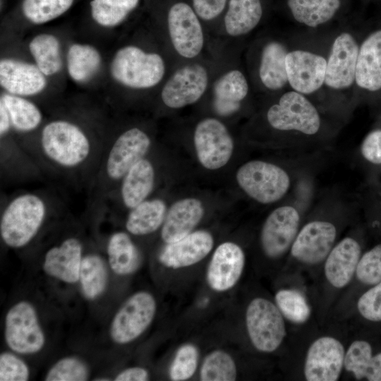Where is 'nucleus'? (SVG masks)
<instances>
[{
    "instance_id": "1",
    "label": "nucleus",
    "mask_w": 381,
    "mask_h": 381,
    "mask_svg": "<svg viewBox=\"0 0 381 381\" xmlns=\"http://www.w3.org/2000/svg\"><path fill=\"white\" fill-rule=\"evenodd\" d=\"M44 157L54 167L76 171L87 165L97 154L87 134L78 124L64 119L46 123L40 138Z\"/></svg>"
},
{
    "instance_id": "2",
    "label": "nucleus",
    "mask_w": 381,
    "mask_h": 381,
    "mask_svg": "<svg viewBox=\"0 0 381 381\" xmlns=\"http://www.w3.org/2000/svg\"><path fill=\"white\" fill-rule=\"evenodd\" d=\"M150 146V136L138 127L121 133L103 151L96 179L97 195L101 193L103 199L109 197L112 186L120 183L128 170L146 156Z\"/></svg>"
},
{
    "instance_id": "3",
    "label": "nucleus",
    "mask_w": 381,
    "mask_h": 381,
    "mask_svg": "<svg viewBox=\"0 0 381 381\" xmlns=\"http://www.w3.org/2000/svg\"><path fill=\"white\" fill-rule=\"evenodd\" d=\"M44 197L35 192L20 193L8 202L0 219V234L8 247L20 248L37 235L48 214Z\"/></svg>"
},
{
    "instance_id": "4",
    "label": "nucleus",
    "mask_w": 381,
    "mask_h": 381,
    "mask_svg": "<svg viewBox=\"0 0 381 381\" xmlns=\"http://www.w3.org/2000/svg\"><path fill=\"white\" fill-rule=\"evenodd\" d=\"M165 62L157 53L147 52L139 47L120 48L110 64L111 77L119 84L135 90L155 87L163 79Z\"/></svg>"
},
{
    "instance_id": "5",
    "label": "nucleus",
    "mask_w": 381,
    "mask_h": 381,
    "mask_svg": "<svg viewBox=\"0 0 381 381\" xmlns=\"http://www.w3.org/2000/svg\"><path fill=\"white\" fill-rule=\"evenodd\" d=\"M239 187L252 199L271 204L282 199L289 190L291 181L282 167L266 161L251 160L236 171Z\"/></svg>"
},
{
    "instance_id": "6",
    "label": "nucleus",
    "mask_w": 381,
    "mask_h": 381,
    "mask_svg": "<svg viewBox=\"0 0 381 381\" xmlns=\"http://www.w3.org/2000/svg\"><path fill=\"white\" fill-rule=\"evenodd\" d=\"M269 125L281 132L306 136L317 134L321 118L314 104L303 94L292 90L284 93L266 114Z\"/></svg>"
},
{
    "instance_id": "7",
    "label": "nucleus",
    "mask_w": 381,
    "mask_h": 381,
    "mask_svg": "<svg viewBox=\"0 0 381 381\" xmlns=\"http://www.w3.org/2000/svg\"><path fill=\"white\" fill-rule=\"evenodd\" d=\"M245 319L249 339L258 351H276L286 336L283 315L275 303L265 298L257 297L250 301Z\"/></svg>"
},
{
    "instance_id": "8",
    "label": "nucleus",
    "mask_w": 381,
    "mask_h": 381,
    "mask_svg": "<svg viewBox=\"0 0 381 381\" xmlns=\"http://www.w3.org/2000/svg\"><path fill=\"white\" fill-rule=\"evenodd\" d=\"M156 310V301L150 293H135L114 315L109 329L111 339L119 344L134 341L150 325Z\"/></svg>"
},
{
    "instance_id": "9",
    "label": "nucleus",
    "mask_w": 381,
    "mask_h": 381,
    "mask_svg": "<svg viewBox=\"0 0 381 381\" xmlns=\"http://www.w3.org/2000/svg\"><path fill=\"white\" fill-rule=\"evenodd\" d=\"M4 336L8 347L18 353L32 354L43 348L44 334L32 304L20 301L9 309L5 319Z\"/></svg>"
},
{
    "instance_id": "10",
    "label": "nucleus",
    "mask_w": 381,
    "mask_h": 381,
    "mask_svg": "<svg viewBox=\"0 0 381 381\" xmlns=\"http://www.w3.org/2000/svg\"><path fill=\"white\" fill-rule=\"evenodd\" d=\"M193 143L199 162L209 170L226 165L234 152V140L226 126L212 117L205 118L196 125Z\"/></svg>"
},
{
    "instance_id": "11",
    "label": "nucleus",
    "mask_w": 381,
    "mask_h": 381,
    "mask_svg": "<svg viewBox=\"0 0 381 381\" xmlns=\"http://www.w3.org/2000/svg\"><path fill=\"white\" fill-rule=\"evenodd\" d=\"M300 221L299 212L293 205H282L270 213L260 236L262 250L267 258L278 259L290 250L299 231Z\"/></svg>"
},
{
    "instance_id": "12",
    "label": "nucleus",
    "mask_w": 381,
    "mask_h": 381,
    "mask_svg": "<svg viewBox=\"0 0 381 381\" xmlns=\"http://www.w3.org/2000/svg\"><path fill=\"white\" fill-rule=\"evenodd\" d=\"M336 225L327 219H313L298 231L290 249L292 258L306 265L325 261L337 238Z\"/></svg>"
},
{
    "instance_id": "13",
    "label": "nucleus",
    "mask_w": 381,
    "mask_h": 381,
    "mask_svg": "<svg viewBox=\"0 0 381 381\" xmlns=\"http://www.w3.org/2000/svg\"><path fill=\"white\" fill-rule=\"evenodd\" d=\"M167 24L171 44L179 56L193 59L200 54L205 37L194 9L183 2L174 4L168 13Z\"/></svg>"
},
{
    "instance_id": "14",
    "label": "nucleus",
    "mask_w": 381,
    "mask_h": 381,
    "mask_svg": "<svg viewBox=\"0 0 381 381\" xmlns=\"http://www.w3.org/2000/svg\"><path fill=\"white\" fill-rule=\"evenodd\" d=\"M345 349L342 343L331 336H322L309 346L303 374L308 381H337L344 368Z\"/></svg>"
},
{
    "instance_id": "15",
    "label": "nucleus",
    "mask_w": 381,
    "mask_h": 381,
    "mask_svg": "<svg viewBox=\"0 0 381 381\" xmlns=\"http://www.w3.org/2000/svg\"><path fill=\"white\" fill-rule=\"evenodd\" d=\"M209 82L207 69L198 64L177 69L166 82L161 92L162 102L169 108L181 109L199 100Z\"/></svg>"
},
{
    "instance_id": "16",
    "label": "nucleus",
    "mask_w": 381,
    "mask_h": 381,
    "mask_svg": "<svg viewBox=\"0 0 381 381\" xmlns=\"http://www.w3.org/2000/svg\"><path fill=\"white\" fill-rule=\"evenodd\" d=\"M246 263L242 248L226 241L214 251L206 271L208 286L214 291L224 292L232 289L239 281Z\"/></svg>"
},
{
    "instance_id": "17",
    "label": "nucleus",
    "mask_w": 381,
    "mask_h": 381,
    "mask_svg": "<svg viewBox=\"0 0 381 381\" xmlns=\"http://www.w3.org/2000/svg\"><path fill=\"white\" fill-rule=\"evenodd\" d=\"M359 46L349 32L334 40L327 59L325 84L333 90H344L355 81Z\"/></svg>"
},
{
    "instance_id": "18",
    "label": "nucleus",
    "mask_w": 381,
    "mask_h": 381,
    "mask_svg": "<svg viewBox=\"0 0 381 381\" xmlns=\"http://www.w3.org/2000/svg\"><path fill=\"white\" fill-rule=\"evenodd\" d=\"M327 60L306 50L289 52L286 58L288 83L303 95L312 94L325 84Z\"/></svg>"
},
{
    "instance_id": "19",
    "label": "nucleus",
    "mask_w": 381,
    "mask_h": 381,
    "mask_svg": "<svg viewBox=\"0 0 381 381\" xmlns=\"http://www.w3.org/2000/svg\"><path fill=\"white\" fill-rule=\"evenodd\" d=\"M212 235L207 231H195L184 238L166 246L159 255V261L171 269H181L197 264L212 250Z\"/></svg>"
},
{
    "instance_id": "20",
    "label": "nucleus",
    "mask_w": 381,
    "mask_h": 381,
    "mask_svg": "<svg viewBox=\"0 0 381 381\" xmlns=\"http://www.w3.org/2000/svg\"><path fill=\"white\" fill-rule=\"evenodd\" d=\"M0 84L8 93L26 97L44 90L47 79L36 64L4 59L0 61Z\"/></svg>"
},
{
    "instance_id": "21",
    "label": "nucleus",
    "mask_w": 381,
    "mask_h": 381,
    "mask_svg": "<svg viewBox=\"0 0 381 381\" xmlns=\"http://www.w3.org/2000/svg\"><path fill=\"white\" fill-rule=\"evenodd\" d=\"M361 257L360 243L346 236L334 246L325 260L324 274L334 288L341 289L351 281Z\"/></svg>"
},
{
    "instance_id": "22",
    "label": "nucleus",
    "mask_w": 381,
    "mask_h": 381,
    "mask_svg": "<svg viewBox=\"0 0 381 381\" xmlns=\"http://www.w3.org/2000/svg\"><path fill=\"white\" fill-rule=\"evenodd\" d=\"M83 258L81 241L76 237H68L47 251L43 270L64 282L75 283L79 280Z\"/></svg>"
},
{
    "instance_id": "23",
    "label": "nucleus",
    "mask_w": 381,
    "mask_h": 381,
    "mask_svg": "<svg viewBox=\"0 0 381 381\" xmlns=\"http://www.w3.org/2000/svg\"><path fill=\"white\" fill-rule=\"evenodd\" d=\"M205 213L202 202L194 198L181 199L167 210L162 226L161 237L165 243L177 241L191 232Z\"/></svg>"
},
{
    "instance_id": "24",
    "label": "nucleus",
    "mask_w": 381,
    "mask_h": 381,
    "mask_svg": "<svg viewBox=\"0 0 381 381\" xmlns=\"http://www.w3.org/2000/svg\"><path fill=\"white\" fill-rule=\"evenodd\" d=\"M355 82L369 92L381 90V30L370 33L359 47Z\"/></svg>"
},
{
    "instance_id": "25",
    "label": "nucleus",
    "mask_w": 381,
    "mask_h": 381,
    "mask_svg": "<svg viewBox=\"0 0 381 381\" xmlns=\"http://www.w3.org/2000/svg\"><path fill=\"white\" fill-rule=\"evenodd\" d=\"M155 169L145 157L136 162L119 183V195L122 204L131 210L147 199L155 183Z\"/></svg>"
},
{
    "instance_id": "26",
    "label": "nucleus",
    "mask_w": 381,
    "mask_h": 381,
    "mask_svg": "<svg viewBox=\"0 0 381 381\" xmlns=\"http://www.w3.org/2000/svg\"><path fill=\"white\" fill-rule=\"evenodd\" d=\"M248 81L241 71L233 69L224 73L213 86L216 111L222 115L235 112L248 95Z\"/></svg>"
},
{
    "instance_id": "27",
    "label": "nucleus",
    "mask_w": 381,
    "mask_h": 381,
    "mask_svg": "<svg viewBox=\"0 0 381 381\" xmlns=\"http://www.w3.org/2000/svg\"><path fill=\"white\" fill-rule=\"evenodd\" d=\"M288 52L278 41L268 42L262 48L259 78L262 85L270 90H279L288 83L286 58Z\"/></svg>"
},
{
    "instance_id": "28",
    "label": "nucleus",
    "mask_w": 381,
    "mask_h": 381,
    "mask_svg": "<svg viewBox=\"0 0 381 381\" xmlns=\"http://www.w3.org/2000/svg\"><path fill=\"white\" fill-rule=\"evenodd\" d=\"M344 368L358 380L381 381V352L373 355L368 341L355 340L345 352Z\"/></svg>"
},
{
    "instance_id": "29",
    "label": "nucleus",
    "mask_w": 381,
    "mask_h": 381,
    "mask_svg": "<svg viewBox=\"0 0 381 381\" xmlns=\"http://www.w3.org/2000/svg\"><path fill=\"white\" fill-rule=\"evenodd\" d=\"M167 212L162 199H147L130 210L125 223L126 231L135 236L152 234L162 226Z\"/></svg>"
},
{
    "instance_id": "30",
    "label": "nucleus",
    "mask_w": 381,
    "mask_h": 381,
    "mask_svg": "<svg viewBox=\"0 0 381 381\" xmlns=\"http://www.w3.org/2000/svg\"><path fill=\"white\" fill-rule=\"evenodd\" d=\"M262 16L260 0H230L224 16L226 32L231 37H240L252 31Z\"/></svg>"
},
{
    "instance_id": "31",
    "label": "nucleus",
    "mask_w": 381,
    "mask_h": 381,
    "mask_svg": "<svg viewBox=\"0 0 381 381\" xmlns=\"http://www.w3.org/2000/svg\"><path fill=\"white\" fill-rule=\"evenodd\" d=\"M107 253L111 269L119 275L131 274L140 266L138 249L126 232L117 231L110 236Z\"/></svg>"
},
{
    "instance_id": "32",
    "label": "nucleus",
    "mask_w": 381,
    "mask_h": 381,
    "mask_svg": "<svg viewBox=\"0 0 381 381\" xmlns=\"http://www.w3.org/2000/svg\"><path fill=\"white\" fill-rule=\"evenodd\" d=\"M66 61L68 73L71 79L77 83H84L98 71L102 57L95 47L76 43L69 47Z\"/></svg>"
},
{
    "instance_id": "33",
    "label": "nucleus",
    "mask_w": 381,
    "mask_h": 381,
    "mask_svg": "<svg viewBox=\"0 0 381 381\" xmlns=\"http://www.w3.org/2000/svg\"><path fill=\"white\" fill-rule=\"evenodd\" d=\"M294 19L310 28L331 20L340 7V0H288Z\"/></svg>"
},
{
    "instance_id": "34",
    "label": "nucleus",
    "mask_w": 381,
    "mask_h": 381,
    "mask_svg": "<svg viewBox=\"0 0 381 381\" xmlns=\"http://www.w3.org/2000/svg\"><path fill=\"white\" fill-rule=\"evenodd\" d=\"M0 101L6 107L11 119V126L20 133H29L41 123L42 114L32 102L21 96L5 93Z\"/></svg>"
},
{
    "instance_id": "35",
    "label": "nucleus",
    "mask_w": 381,
    "mask_h": 381,
    "mask_svg": "<svg viewBox=\"0 0 381 381\" xmlns=\"http://www.w3.org/2000/svg\"><path fill=\"white\" fill-rule=\"evenodd\" d=\"M29 50L36 66L46 75L59 73L63 66L60 42L53 35L42 33L29 43Z\"/></svg>"
},
{
    "instance_id": "36",
    "label": "nucleus",
    "mask_w": 381,
    "mask_h": 381,
    "mask_svg": "<svg viewBox=\"0 0 381 381\" xmlns=\"http://www.w3.org/2000/svg\"><path fill=\"white\" fill-rule=\"evenodd\" d=\"M79 280L87 298L95 299L103 293L107 283V270L99 255L89 254L83 258Z\"/></svg>"
},
{
    "instance_id": "37",
    "label": "nucleus",
    "mask_w": 381,
    "mask_h": 381,
    "mask_svg": "<svg viewBox=\"0 0 381 381\" xmlns=\"http://www.w3.org/2000/svg\"><path fill=\"white\" fill-rule=\"evenodd\" d=\"M140 0H92L91 15L99 25L110 28L121 23Z\"/></svg>"
},
{
    "instance_id": "38",
    "label": "nucleus",
    "mask_w": 381,
    "mask_h": 381,
    "mask_svg": "<svg viewBox=\"0 0 381 381\" xmlns=\"http://www.w3.org/2000/svg\"><path fill=\"white\" fill-rule=\"evenodd\" d=\"M237 377V368L231 356L217 349L204 358L200 370L202 381H234Z\"/></svg>"
},
{
    "instance_id": "39",
    "label": "nucleus",
    "mask_w": 381,
    "mask_h": 381,
    "mask_svg": "<svg viewBox=\"0 0 381 381\" xmlns=\"http://www.w3.org/2000/svg\"><path fill=\"white\" fill-rule=\"evenodd\" d=\"M275 304L284 318L295 324H303L310 317L311 309L304 295L294 289H282L274 296Z\"/></svg>"
},
{
    "instance_id": "40",
    "label": "nucleus",
    "mask_w": 381,
    "mask_h": 381,
    "mask_svg": "<svg viewBox=\"0 0 381 381\" xmlns=\"http://www.w3.org/2000/svg\"><path fill=\"white\" fill-rule=\"evenodd\" d=\"M73 3V0H23L22 11L31 23L42 24L61 16Z\"/></svg>"
},
{
    "instance_id": "41",
    "label": "nucleus",
    "mask_w": 381,
    "mask_h": 381,
    "mask_svg": "<svg viewBox=\"0 0 381 381\" xmlns=\"http://www.w3.org/2000/svg\"><path fill=\"white\" fill-rule=\"evenodd\" d=\"M198 348L193 344H184L176 351L170 365L169 375L171 380L183 381L195 373L198 363Z\"/></svg>"
},
{
    "instance_id": "42",
    "label": "nucleus",
    "mask_w": 381,
    "mask_h": 381,
    "mask_svg": "<svg viewBox=\"0 0 381 381\" xmlns=\"http://www.w3.org/2000/svg\"><path fill=\"white\" fill-rule=\"evenodd\" d=\"M86 365L75 357H66L57 361L48 371L47 381H84L88 378Z\"/></svg>"
},
{
    "instance_id": "43",
    "label": "nucleus",
    "mask_w": 381,
    "mask_h": 381,
    "mask_svg": "<svg viewBox=\"0 0 381 381\" xmlns=\"http://www.w3.org/2000/svg\"><path fill=\"white\" fill-rule=\"evenodd\" d=\"M356 276L360 282L367 285H375L381 282V244L361 255Z\"/></svg>"
},
{
    "instance_id": "44",
    "label": "nucleus",
    "mask_w": 381,
    "mask_h": 381,
    "mask_svg": "<svg viewBox=\"0 0 381 381\" xmlns=\"http://www.w3.org/2000/svg\"><path fill=\"white\" fill-rule=\"evenodd\" d=\"M29 376V368L20 358L8 352L0 355L1 381H25Z\"/></svg>"
},
{
    "instance_id": "45",
    "label": "nucleus",
    "mask_w": 381,
    "mask_h": 381,
    "mask_svg": "<svg viewBox=\"0 0 381 381\" xmlns=\"http://www.w3.org/2000/svg\"><path fill=\"white\" fill-rule=\"evenodd\" d=\"M357 310L369 321H381V282L361 295L357 302Z\"/></svg>"
},
{
    "instance_id": "46",
    "label": "nucleus",
    "mask_w": 381,
    "mask_h": 381,
    "mask_svg": "<svg viewBox=\"0 0 381 381\" xmlns=\"http://www.w3.org/2000/svg\"><path fill=\"white\" fill-rule=\"evenodd\" d=\"M362 156L374 164H381V129L370 132L361 145Z\"/></svg>"
},
{
    "instance_id": "47",
    "label": "nucleus",
    "mask_w": 381,
    "mask_h": 381,
    "mask_svg": "<svg viewBox=\"0 0 381 381\" xmlns=\"http://www.w3.org/2000/svg\"><path fill=\"white\" fill-rule=\"evenodd\" d=\"M226 2V0H193V6L199 18L210 20L222 12Z\"/></svg>"
},
{
    "instance_id": "48",
    "label": "nucleus",
    "mask_w": 381,
    "mask_h": 381,
    "mask_svg": "<svg viewBox=\"0 0 381 381\" xmlns=\"http://www.w3.org/2000/svg\"><path fill=\"white\" fill-rule=\"evenodd\" d=\"M116 381H145L149 380V373L141 367H132L119 373Z\"/></svg>"
},
{
    "instance_id": "49",
    "label": "nucleus",
    "mask_w": 381,
    "mask_h": 381,
    "mask_svg": "<svg viewBox=\"0 0 381 381\" xmlns=\"http://www.w3.org/2000/svg\"><path fill=\"white\" fill-rule=\"evenodd\" d=\"M11 126L8 112L4 104L0 101V135L1 138L9 132Z\"/></svg>"
}]
</instances>
